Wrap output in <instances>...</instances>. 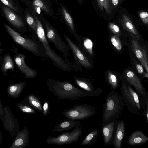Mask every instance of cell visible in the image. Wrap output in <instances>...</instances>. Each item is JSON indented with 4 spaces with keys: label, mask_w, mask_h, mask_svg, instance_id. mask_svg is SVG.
<instances>
[{
    "label": "cell",
    "mask_w": 148,
    "mask_h": 148,
    "mask_svg": "<svg viewBox=\"0 0 148 148\" xmlns=\"http://www.w3.org/2000/svg\"><path fill=\"white\" fill-rule=\"evenodd\" d=\"M46 83L49 91L60 99L79 100L80 97L99 96L102 92L99 87L92 92H88L75 87L66 80L47 79Z\"/></svg>",
    "instance_id": "cell-1"
},
{
    "label": "cell",
    "mask_w": 148,
    "mask_h": 148,
    "mask_svg": "<svg viewBox=\"0 0 148 148\" xmlns=\"http://www.w3.org/2000/svg\"><path fill=\"white\" fill-rule=\"evenodd\" d=\"M34 16L37 24L36 34L43 46L47 56L58 69L66 72H71L74 68L73 65L70 63L67 62L51 48L41 23L35 14Z\"/></svg>",
    "instance_id": "cell-2"
},
{
    "label": "cell",
    "mask_w": 148,
    "mask_h": 148,
    "mask_svg": "<svg viewBox=\"0 0 148 148\" xmlns=\"http://www.w3.org/2000/svg\"><path fill=\"white\" fill-rule=\"evenodd\" d=\"M124 106L121 95L114 91H110L103 105L102 124L118 118Z\"/></svg>",
    "instance_id": "cell-3"
},
{
    "label": "cell",
    "mask_w": 148,
    "mask_h": 148,
    "mask_svg": "<svg viewBox=\"0 0 148 148\" xmlns=\"http://www.w3.org/2000/svg\"><path fill=\"white\" fill-rule=\"evenodd\" d=\"M120 91L127 109L136 115H142L141 96L124 80L122 81Z\"/></svg>",
    "instance_id": "cell-4"
},
{
    "label": "cell",
    "mask_w": 148,
    "mask_h": 148,
    "mask_svg": "<svg viewBox=\"0 0 148 148\" xmlns=\"http://www.w3.org/2000/svg\"><path fill=\"white\" fill-rule=\"evenodd\" d=\"M3 26L8 34L17 43L35 56L42 58L47 57L41 43L23 37L5 23Z\"/></svg>",
    "instance_id": "cell-5"
},
{
    "label": "cell",
    "mask_w": 148,
    "mask_h": 148,
    "mask_svg": "<svg viewBox=\"0 0 148 148\" xmlns=\"http://www.w3.org/2000/svg\"><path fill=\"white\" fill-rule=\"evenodd\" d=\"M95 108L87 104H74L71 108L65 109L62 114L65 118L74 120H82L94 116Z\"/></svg>",
    "instance_id": "cell-6"
},
{
    "label": "cell",
    "mask_w": 148,
    "mask_h": 148,
    "mask_svg": "<svg viewBox=\"0 0 148 148\" xmlns=\"http://www.w3.org/2000/svg\"><path fill=\"white\" fill-rule=\"evenodd\" d=\"M46 36L47 40L53 43L58 50L62 53L65 60L70 63L68 56L70 48L67 43L62 39L56 29L47 23L45 25Z\"/></svg>",
    "instance_id": "cell-7"
},
{
    "label": "cell",
    "mask_w": 148,
    "mask_h": 148,
    "mask_svg": "<svg viewBox=\"0 0 148 148\" xmlns=\"http://www.w3.org/2000/svg\"><path fill=\"white\" fill-rule=\"evenodd\" d=\"M82 125L74 128L70 132H64L56 137L49 136L46 140L47 143L58 145L71 144L77 142L82 135Z\"/></svg>",
    "instance_id": "cell-8"
},
{
    "label": "cell",
    "mask_w": 148,
    "mask_h": 148,
    "mask_svg": "<svg viewBox=\"0 0 148 148\" xmlns=\"http://www.w3.org/2000/svg\"><path fill=\"white\" fill-rule=\"evenodd\" d=\"M131 48L137 58L148 73V55L146 49L138 42V37L130 34Z\"/></svg>",
    "instance_id": "cell-9"
},
{
    "label": "cell",
    "mask_w": 148,
    "mask_h": 148,
    "mask_svg": "<svg viewBox=\"0 0 148 148\" xmlns=\"http://www.w3.org/2000/svg\"><path fill=\"white\" fill-rule=\"evenodd\" d=\"M63 35L69 47L77 64L86 68H89L91 64L87 57L83 53L78 46L74 43L66 34Z\"/></svg>",
    "instance_id": "cell-10"
},
{
    "label": "cell",
    "mask_w": 148,
    "mask_h": 148,
    "mask_svg": "<svg viewBox=\"0 0 148 148\" xmlns=\"http://www.w3.org/2000/svg\"><path fill=\"white\" fill-rule=\"evenodd\" d=\"M124 80L141 96H145L148 93L145 89L141 81L135 73L132 70H126L125 73Z\"/></svg>",
    "instance_id": "cell-11"
},
{
    "label": "cell",
    "mask_w": 148,
    "mask_h": 148,
    "mask_svg": "<svg viewBox=\"0 0 148 148\" xmlns=\"http://www.w3.org/2000/svg\"><path fill=\"white\" fill-rule=\"evenodd\" d=\"M118 121L117 119H113L102 124L101 132L104 143L107 146L112 144Z\"/></svg>",
    "instance_id": "cell-12"
},
{
    "label": "cell",
    "mask_w": 148,
    "mask_h": 148,
    "mask_svg": "<svg viewBox=\"0 0 148 148\" xmlns=\"http://www.w3.org/2000/svg\"><path fill=\"white\" fill-rule=\"evenodd\" d=\"M26 57L24 54L18 53L14 57L15 62L20 71L25 75V78H33L37 74V71L29 67L26 64L25 59Z\"/></svg>",
    "instance_id": "cell-13"
},
{
    "label": "cell",
    "mask_w": 148,
    "mask_h": 148,
    "mask_svg": "<svg viewBox=\"0 0 148 148\" xmlns=\"http://www.w3.org/2000/svg\"><path fill=\"white\" fill-rule=\"evenodd\" d=\"M3 9L7 20L13 26L20 29L25 27L24 23L21 18L12 10L7 6H3Z\"/></svg>",
    "instance_id": "cell-14"
},
{
    "label": "cell",
    "mask_w": 148,
    "mask_h": 148,
    "mask_svg": "<svg viewBox=\"0 0 148 148\" xmlns=\"http://www.w3.org/2000/svg\"><path fill=\"white\" fill-rule=\"evenodd\" d=\"M125 131V125L123 119L118 121L116 130L112 143L114 148H121Z\"/></svg>",
    "instance_id": "cell-15"
},
{
    "label": "cell",
    "mask_w": 148,
    "mask_h": 148,
    "mask_svg": "<svg viewBox=\"0 0 148 148\" xmlns=\"http://www.w3.org/2000/svg\"><path fill=\"white\" fill-rule=\"evenodd\" d=\"M29 140V132L26 126L18 133L10 148H22L26 147Z\"/></svg>",
    "instance_id": "cell-16"
},
{
    "label": "cell",
    "mask_w": 148,
    "mask_h": 148,
    "mask_svg": "<svg viewBox=\"0 0 148 148\" xmlns=\"http://www.w3.org/2000/svg\"><path fill=\"white\" fill-rule=\"evenodd\" d=\"M148 141V137L140 130L133 131L130 135L127 140L128 144L132 146L141 145Z\"/></svg>",
    "instance_id": "cell-17"
},
{
    "label": "cell",
    "mask_w": 148,
    "mask_h": 148,
    "mask_svg": "<svg viewBox=\"0 0 148 148\" xmlns=\"http://www.w3.org/2000/svg\"><path fill=\"white\" fill-rule=\"evenodd\" d=\"M82 125L80 121H76L69 119L62 121L57 124L53 130V132H60L64 131L77 128Z\"/></svg>",
    "instance_id": "cell-18"
},
{
    "label": "cell",
    "mask_w": 148,
    "mask_h": 148,
    "mask_svg": "<svg viewBox=\"0 0 148 148\" xmlns=\"http://www.w3.org/2000/svg\"><path fill=\"white\" fill-rule=\"evenodd\" d=\"M62 12L64 20L70 32L77 41H80L81 38L76 32L75 27L71 15L66 9L63 7H62Z\"/></svg>",
    "instance_id": "cell-19"
},
{
    "label": "cell",
    "mask_w": 148,
    "mask_h": 148,
    "mask_svg": "<svg viewBox=\"0 0 148 148\" xmlns=\"http://www.w3.org/2000/svg\"><path fill=\"white\" fill-rule=\"evenodd\" d=\"M120 22L122 27L125 29L130 32L131 34L140 37V35L137 30L127 16L125 14L122 15Z\"/></svg>",
    "instance_id": "cell-20"
},
{
    "label": "cell",
    "mask_w": 148,
    "mask_h": 148,
    "mask_svg": "<svg viewBox=\"0 0 148 148\" xmlns=\"http://www.w3.org/2000/svg\"><path fill=\"white\" fill-rule=\"evenodd\" d=\"M0 65L1 71L5 76H7V72L8 70H14V66L12 59L8 54H5L3 57Z\"/></svg>",
    "instance_id": "cell-21"
},
{
    "label": "cell",
    "mask_w": 148,
    "mask_h": 148,
    "mask_svg": "<svg viewBox=\"0 0 148 148\" xmlns=\"http://www.w3.org/2000/svg\"><path fill=\"white\" fill-rule=\"evenodd\" d=\"M25 101L34 110L42 113V105L40 98L37 95L29 94L25 99Z\"/></svg>",
    "instance_id": "cell-22"
},
{
    "label": "cell",
    "mask_w": 148,
    "mask_h": 148,
    "mask_svg": "<svg viewBox=\"0 0 148 148\" xmlns=\"http://www.w3.org/2000/svg\"><path fill=\"white\" fill-rule=\"evenodd\" d=\"M26 84V82H22L18 83L9 85L8 88V95L13 97H18Z\"/></svg>",
    "instance_id": "cell-23"
},
{
    "label": "cell",
    "mask_w": 148,
    "mask_h": 148,
    "mask_svg": "<svg viewBox=\"0 0 148 148\" xmlns=\"http://www.w3.org/2000/svg\"><path fill=\"white\" fill-rule=\"evenodd\" d=\"M74 79L76 84L82 89L89 92H92L94 90L92 84L86 79L76 77Z\"/></svg>",
    "instance_id": "cell-24"
},
{
    "label": "cell",
    "mask_w": 148,
    "mask_h": 148,
    "mask_svg": "<svg viewBox=\"0 0 148 148\" xmlns=\"http://www.w3.org/2000/svg\"><path fill=\"white\" fill-rule=\"evenodd\" d=\"M99 131L95 129L90 131L85 137L82 142L80 146L88 145H92L95 143L98 136Z\"/></svg>",
    "instance_id": "cell-25"
},
{
    "label": "cell",
    "mask_w": 148,
    "mask_h": 148,
    "mask_svg": "<svg viewBox=\"0 0 148 148\" xmlns=\"http://www.w3.org/2000/svg\"><path fill=\"white\" fill-rule=\"evenodd\" d=\"M107 82L110 86L111 90L115 91L119 86V80L116 76L110 71L107 73Z\"/></svg>",
    "instance_id": "cell-26"
},
{
    "label": "cell",
    "mask_w": 148,
    "mask_h": 148,
    "mask_svg": "<svg viewBox=\"0 0 148 148\" xmlns=\"http://www.w3.org/2000/svg\"><path fill=\"white\" fill-rule=\"evenodd\" d=\"M141 105L143 113L147 123H148V93L145 96H141Z\"/></svg>",
    "instance_id": "cell-27"
},
{
    "label": "cell",
    "mask_w": 148,
    "mask_h": 148,
    "mask_svg": "<svg viewBox=\"0 0 148 148\" xmlns=\"http://www.w3.org/2000/svg\"><path fill=\"white\" fill-rule=\"evenodd\" d=\"M17 106L20 109L25 113L31 114H35L36 113L35 110L25 101L20 102Z\"/></svg>",
    "instance_id": "cell-28"
},
{
    "label": "cell",
    "mask_w": 148,
    "mask_h": 148,
    "mask_svg": "<svg viewBox=\"0 0 148 148\" xmlns=\"http://www.w3.org/2000/svg\"><path fill=\"white\" fill-rule=\"evenodd\" d=\"M111 42L115 49L118 51H120L122 48L121 42L118 36V35H114L110 38Z\"/></svg>",
    "instance_id": "cell-29"
},
{
    "label": "cell",
    "mask_w": 148,
    "mask_h": 148,
    "mask_svg": "<svg viewBox=\"0 0 148 148\" xmlns=\"http://www.w3.org/2000/svg\"><path fill=\"white\" fill-rule=\"evenodd\" d=\"M33 4L34 6L40 8L47 13L49 14L50 13L49 8L43 0H33Z\"/></svg>",
    "instance_id": "cell-30"
},
{
    "label": "cell",
    "mask_w": 148,
    "mask_h": 148,
    "mask_svg": "<svg viewBox=\"0 0 148 148\" xmlns=\"http://www.w3.org/2000/svg\"><path fill=\"white\" fill-rule=\"evenodd\" d=\"M26 19L28 25L36 33L37 24L34 18L30 14L27 13H26Z\"/></svg>",
    "instance_id": "cell-31"
},
{
    "label": "cell",
    "mask_w": 148,
    "mask_h": 148,
    "mask_svg": "<svg viewBox=\"0 0 148 148\" xmlns=\"http://www.w3.org/2000/svg\"><path fill=\"white\" fill-rule=\"evenodd\" d=\"M50 111V102L47 100L43 101L42 105V114L46 117L49 114Z\"/></svg>",
    "instance_id": "cell-32"
},
{
    "label": "cell",
    "mask_w": 148,
    "mask_h": 148,
    "mask_svg": "<svg viewBox=\"0 0 148 148\" xmlns=\"http://www.w3.org/2000/svg\"><path fill=\"white\" fill-rule=\"evenodd\" d=\"M134 61L135 66L138 73L142 75L143 78H148V73L145 72L142 65L138 63L136 60H134Z\"/></svg>",
    "instance_id": "cell-33"
},
{
    "label": "cell",
    "mask_w": 148,
    "mask_h": 148,
    "mask_svg": "<svg viewBox=\"0 0 148 148\" xmlns=\"http://www.w3.org/2000/svg\"><path fill=\"white\" fill-rule=\"evenodd\" d=\"M109 27L111 32L113 34L118 35L120 34L121 31L119 27L116 25L112 23H110L109 24Z\"/></svg>",
    "instance_id": "cell-34"
},
{
    "label": "cell",
    "mask_w": 148,
    "mask_h": 148,
    "mask_svg": "<svg viewBox=\"0 0 148 148\" xmlns=\"http://www.w3.org/2000/svg\"><path fill=\"white\" fill-rule=\"evenodd\" d=\"M5 5H6L12 10L17 12L18 11L17 8L14 3L12 0H0Z\"/></svg>",
    "instance_id": "cell-35"
},
{
    "label": "cell",
    "mask_w": 148,
    "mask_h": 148,
    "mask_svg": "<svg viewBox=\"0 0 148 148\" xmlns=\"http://www.w3.org/2000/svg\"><path fill=\"white\" fill-rule=\"evenodd\" d=\"M139 16L143 22L145 24L148 23V13L145 11H142L139 13Z\"/></svg>",
    "instance_id": "cell-36"
},
{
    "label": "cell",
    "mask_w": 148,
    "mask_h": 148,
    "mask_svg": "<svg viewBox=\"0 0 148 148\" xmlns=\"http://www.w3.org/2000/svg\"><path fill=\"white\" fill-rule=\"evenodd\" d=\"M97 1L98 5L101 10L103 11V8H104L107 14H109L105 0H97Z\"/></svg>",
    "instance_id": "cell-37"
},
{
    "label": "cell",
    "mask_w": 148,
    "mask_h": 148,
    "mask_svg": "<svg viewBox=\"0 0 148 148\" xmlns=\"http://www.w3.org/2000/svg\"><path fill=\"white\" fill-rule=\"evenodd\" d=\"M84 43L85 46L88 51L90 53H92V44L91 41L89 39H87Z\"/></svg>",
    "instance_id": "cell-38"
},
{
    "label": "cell",
    "mask_w": 148,
    "mask_h": 148,
    "mask_svg": "<svg viewBox=\"0 0 148 148\" xmlns=\"http://www.w3.org/2000/svg\"><path fill=\"white\" fill-rule=\"evenodd\" d=\"M111 3L114 6H116L119 4V0H110Z\"/></svg>",
    "instance_id": "cell-39"
},
{
    "label": "cell",
    "mask_w": 148,
    "mask_h": 148,
    "mask_svg": "<svg viewBox=\"0 0 148 148\" xmlns=\"http://www.w3.org/2000/svg\"><path fill=\"white\" fill-rule=\"evenodd\" d=\"M105 1L108 12L109 14L110 12V0H105Z\"/></svg>",
    "instance_id": "cell-40"
},
{
    "label": "cell",
    "mask_w": 148,
    "mask_h": 148,
    "mask_svg": "<svg viewBox=\"0 0 148 148\" xmlns=\"http://www.w3.org/2000/svg\"><path fill=\"white\" fill-rule=\"evenodd\" d=\"M3 106L1 103L0 100V115H1L3 113Z\"/></svg>",
    "instance_id": "cell-41"
},
{
    "label": "cell",
    "mask_w": 148,
    "mask_h": 148,
    "mask_svg": "<svg viewBox=\"0 0 148 148\" xmlns=\"http://www.w3.org/2000/svg\"><path fill=\"white\" fill-rule=\"evenodd\" d=\"M35 7V9L36 10V11L38 13L40 14V13L41 10H40V8L39 7H37V6H34Z\"/></svg>",
    "instance_id": "cell-42"
},
{
    "label": "cell",
    "mask_w": 148,
    "mask_h": 148,
    "mask_svg": "<svg viewBox=\"0 0 148 148\" xmlns=\"http://www.w3.org/2000/svg\"><path fill=\"white\" fill-rule=\"evenodd\" d=\"M3 49L1 48V43L0 42V61L2 59L3 57L1 56V54L2 52Z\"/></svg>",
    "instance_id": "cell-43"
},
{
    "label": "cell",
    "mask_w": 148,
    "mask_h": 148,
    "mask_svg": "<svg viewBox=\"0 0 148 148\" xmlns=\"http://www.w3.org/2000/svg\"><path fill=\"white\" fill-rule=\"evenodd\" d=\"M78 0L79 1H82V0Z\"/></svg>",
    "instance_id": "cell-44"
}]
</instances>
